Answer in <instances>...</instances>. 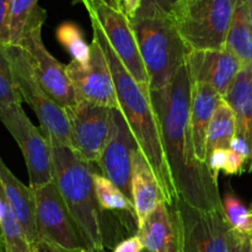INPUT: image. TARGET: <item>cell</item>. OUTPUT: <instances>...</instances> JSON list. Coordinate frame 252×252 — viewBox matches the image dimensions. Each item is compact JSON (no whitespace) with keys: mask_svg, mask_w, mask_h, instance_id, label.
<instances>
[{"mask_svg":"<svg viewBox=\"0 0 252 252\" xmlns=\"http://www.w3.org/2000/svg\"><path fill=\"white\" fill-rule=\"evenodd\" d=\"M0 182L17 220L21 224L30 244L34 249L38 241V236H37L36 217H34L33 191L30 186H25L10 171L1 157H0Z\"/></svg>","mask_w":252,"mask_h":252,"instance_id":"obj_19","label":"cell"},{"mask_svg":"<svg viewBox=\"0 0 252 252\" xmlns=\"http://www.w3.org/2000/svg\"><path fill=\"white\" fill-rule=\"evenodd\" d=\"M66 71L73 84L76 101H89L121 111L110 65L95 38L91 42L90 63L81 65L71 61L66 65Z\"/></svg>","mask_w":252,"mask_h":252,"instance_id":"obj_13","label":"cell"},{"mask_svg":"<svg viewBox=\"0 0 252 252\" xmlns=\"http://www.w3.org/2000/svg\"><path fill=\"white\" fill-rule=\"evenodd\" d=\"M162 201L166 202V198L149 161L135 148L132 154V202L138 228Z\"/></svg>","mask_w":252,"mask_h":252,"instance_id":"obj_17","label":"cell"},{"mask_svg":"<svg viewBox=\"0 0 252 252\" xmlns=\"http://www.w3.org/2000/svg\"><path fill=\"white\" fill-rule=\"evenodd\" d=\"M38 240H46L73 250H90L81 238L56 182L32 189Z\"/></svg>","mask_w":252,"mask_h":252,"instance_id":"obj_10","label":"cell"},{"mask_svg":"<svg viewBox=\"0 0 252 252\" xmlns=\"http://www.w3.org/2000/svg\"><path fill=\"white\" fill-rule=\"evenodd\" d=\"M0 234L4 252H33L0 182Z\"/></svg>","mask_w":252,"mask_h":252,"instance_id":"obj_22","label":"cell"},{"mask_svg":"<svg viewBox=\"0 0 252 252\" xmlns=\"http://www.w3.org/2000/svg\"><path fill=\"white\" fill-rule=\"evenodd\" d=\"M10 4L11 0H0V49L10 46Z\"/></svg>","mask_w":252,"mask_h":252,"instance_id":"obj_29","label":"cell"},{"mask_svg":"<svg viewBox=\"0 0 252 252\" xmlns=\"http://www.w3.org/2000/svg\"><path fill=\"white\" fill-rule=\"evenodd\" d=\"M184 225V252H230V225L224 211H199L177 198Z\"/></svg>","mask_w":252,"mask_h":252,"instance_id":"obj_12","label":"cell"},{"mask_svg":"<svg viewBox=\"0 0 252 252\" xmlns=\"http://www.w3.org/2000/svg\"><path fill=\"white\" fill-rule=\"evenodd\" d=\"M191 84H207L221 97L226 95L243 69L241 62L228 49L191 51L186 58Z\"/></svg>","mask_w":252,"mask_h":252,"instance_id":"obj_15","label":"cell"},{"mask_svg":"<svg viewBox=\"0 0 252 252\" xmlns=\"http://www.w3.org/2000/svg\"><path fill=\"white\" fill-rule=\"evenodd\" d=\"M155 6L158 7L159 10H161L162 12L167 15H171L172 10H174L175 5L179 0H150Z\"/></svg>","mask_w":252,"mask_h":252,"instance_id":"obj_37","label":"cell"},{"mask_svg":"<svg viewBox=\"0 0 252 252\" xmlns=\"http://www.w3.org/2000/svg\"><path fill=\"white\" fill-rule=\"evenodd\" d=\"M143 252H149V251H147V250H144V251H143Z\"/></svg>","mask_w":252,"mask_h":252,"instance_id":"obj_42","label":"cell"},{"mask_svg":"<svg viewBox=\"0 0 252 252\" xmlns=\"http://www.w3.org/2000/svg\"><path fill=\"white\" fill-rule=\"evenodd\" d=\"M90 21L93 27V38H95L102 48L112 73L121 113L129 126L138 148L142 150L144 157L149 161L164 192L166 203H176L177 193L165 159L159 123L150 100L149 88L138 84L128 73L126 66L111 47L97 20L90 16Z\"/></svg>","mask_w":252,"mask_h":252,"instance_id":"obj_2","label":"cell"},{"mask_svg":"<svg viewBox=\"0 0 252 252\" xmlns=\"http://www.w3.org/2000/svg\"><path fill=\"white\" fill-rule=\"evenodd\" d=\"M144 251V246H143L142 240L138 235H133L130 238L125 239V240L120 241L117 245L115 246L112 252H143Z\"/></svg>","mask_w":252,"mask_h":252,"instance_id":"obj_33","label":"cell"},{"mask_svg":"<svg viewBox=\"0 0 252 252\" xmlns=\"http://www.w3.org/2000/svg\"><path fill=\"white\" fill-rule=\"evenodd\" d=\"M223 203V211L228 224L233 230L252 236V211L231 192H226Z\"/></svg>","mask_w":252,"mask_h":252,"instance_id":"obj_26","label":"cell"},{"mask_svg":"<svg viewBox=\"0 0 252 252\" xmlns=\"http://www.w3.org/2000/svg\"><path fill=\"white\" fill-rule=\"evenodd\" d=\"M221 96L207 84H191L189 125L197 159L207 164V132Z\"/></svg>","mask_w":252,"mask_h":252,"instance_id":"obj_18","label":"cell"},{"mask_svg":"<svg viewBox=\"0 0 252 252\" xmlns=\"http://www.w3.org/2000/svg\"><path fill=\"white\" fill-rule=\"evenodd\" d=\"M230 252H252V236L230 230Z\"/></svg>","mask_w":252,"mask_h":252,"instance_id":"obj_32","label":"cell"},{"mask_svg":"<svg viewBox=\"0 0 252 252\" xmlns=\"http://www.w3.org/2000/svg\"><path fill=\"white\" fill-rule=\"evenodd\" d=\"M246 160L243 157L235 153L234 150H226V161L223 167V172L226 176H235V175H241L245 170Z\"/></svg>","mask_w":252,"mask_h":252,"instance_id":"obj_30","label":"cell"},{"mask_svg":"<svg viewBox=\"0 0 252 252\" xmlns=\"http://www.w3.org/2000/svg\"><path fill=\"white\" fill-rule=\"evenodd\" d=\"M225 49L234 54L244 66L252 68V29L246 0H238L229 27Z\"/></svg>","mask_w":252,"mask_h":252,"instance_id":"obj_21","label":"cell"},{"mask_svg":"<svg viewBox=\"0 0 252 252\" xmlns=\"http://www.w3.org/2000/svg\"><path fill=\"white\" fill-rule=\"evenodd\" d=\"M93 181L96 201L101 211L128 212L137 221L132 199L128 198L110 179L97 172H94Z\"/></svg>","mask_w":252,"mask_h":252,"instance_id":"obj_24","label":"cell"},{"mask_svg":"<svg viewBox=\"0 0 252 252\" xmlns=\"http://www.w3.org/2000/svg\"><path fill=\"white\" fill-rule=\"evenodd\" d=\"M250 171L252 172V147H251V157H250Z\"/></svg>","mask_w":252,"mask_h":252,"instance_id":"obj_39","label":"cell"},{"mask_svg":"<svg viewBox=\"0 0 252 252\" xmlns=\"http://www.w3.org/2000/svg\"><path fill=\"white\" fill-rule=\"evenodd\" d=\"M21 102L22 98L15 84L6 52L0 49V113Z\"/></svg>","mask_w":252,"mask_h":252,"instance_id":"obj_27","label":"cell"},{"mask_svg":"<svg viewBox=\"0 0 252 252\" xmlns=\"http://www.w3.org/2000/svg\"><path fill=\"white\" fill-rule=\"evenodd\" d=\"M138 148L129 126L120 110H112L111 134L97 166L126 196L132 199V154Z\"/></svg>","mask_w":252,"mask_h":252,"instance_id":"obj_14","label":"cell"},{"mask_svg":"<svg viewBox=\"0 0 252 252\" xmlns=\"http://www.w3.org/2000/svg\"><path fill=\"white\" fill-rule=\"evenodd\" d=\"M238 0H179L171 19L191 51L224 49Z\"/></svg>","mask_w":252,"mask_h":252,"instance_id":"obj_5","label":"cell"},{"mask_svg":"<svg viewBox=\"0 0 252 252\" xmlns=\"http://www.w3.org/2000/svg\"><path fill=\"white\" fill-rule=\"evenodd\" d=\"M38 6V0H11V4H10V46H20L27 24Z\"/></svg>","mask_w":252,"mask_h":252,"instance_id":"obj_25","label":"cell"},{"mask_svg":"<svg viewBox=\"0 0 252 252\" xmlns=\"http://www.w3.org/2000/svg\"><path fill=\"white\" fill-rule=\"evenodd\" d=\"M70 122L71 149L85 161L97 164L112 127V108L76 101L65 110Z\"/></svg>","mask_w":252,"mask_h":252,"instance_id":"obj_11","label":"cell"},{"mask_svg":"<svg viewBox=\"0 0 252 252\" xmlns=\"http://www.w3.org/2000/svg\"><path fill=\"white\" fill-rule=\"evenodd\" d=\"M0 244H1V234H0Z\"/></svg>","mask_w":252,"mask_h":252,"instance_id":"obj_41","label":"cell"},{"mask_svg":"<svg viewBox=\"0 0 252 252\" xmlns=\"http://www.w3.org/2000/svg\"><path fill=\"white\" fill-rule=\"evenodd\" d=\"M135 235L149 252H184V225L177 203L160 202Z\"/></svg>","mask_w":252,"mask_h":252,"instance_id":"obj_16","label":"cell"},{"mask_svg":"<svg viewBox=\"0 0 252 252\" xmlns=\"http://www.w3.org/2000/svg\"><path fill=\"white\" fill-rule=\"evenodd\" d=\"M150 100L177 198L199 211H223L218 182L194 150L189 125L191 79L186 64L166 88L150 91Z\"/></svg>","mask_w":252,"mask_h":252,"instance_id":"obj_1","label":"cell"},{"mask_svg":"<svg viewBox=\"0 0 252 252\" xmlns=\"http://www.w3.org/2000/svg\"><path fill=\"white\" fill-rule=\"evenodd\" d=\"M130 22L149 78V90L166 88L186 64L191 49L182 39L171 16L158 9L150 0H142Z\"/></svg>","mask_w":252,"mask_h":252,"instance_id":"obj_4","label":"cell"},{"mask_svg":"<svg viewBox=\"0 0 252 252\" xmlns=\"http://www.w3.org/2000/svg\"><path fill=\"white\" fill-rule=\"evenodd\" d=\"M89 16L97 20L111 47L138 84L149 88V78L140 56L129 17L117 0H84Z\"/></svg>","mask_w":252,"mask_h":252,"instance_id":"obj_8","label":"cell"},{"mask_svg":"<svg viewBox=\"0 0 252 252\" xmlns=\"http://www.w3.org/2000/svg\"><path fill=\"white\" fill-rule=\"evenodd\" d=\"M84 0H73V1H71V4L73 5H75V4H79V2H83Z\"/></svg>","mask_w":252,"mask_h":252,"instance_id":"obj_38","label":"cell"},{"mask_svg":"<svg viewBox=\"0 0 252 252\" xmlns=\"http://www.w3.org/2000/svg\"><path fill=\"white\" fill-rule=\"evenodd\" d=\"M0 252H4V250H2V244H0Z\"/></svg>","mask_w":252,"mask_h":252,"instance_id":"obj_40","label":"cell"},{"mask_svg":"<svg viewBox=\"0 0 252 252\" xmlns=\"http://www.w3.org/2000/svg\"><path fill=\"white\" fill-rule=\"evenodd\" d=\"M48 140L53 160L54 182L89 249L105 251L101 209L94 189V165L81 159L70 147L52 138Z\"/></svg>","mask_w":252,"mask_h":252,"instance_id":"obj_3","label":"cell"},{"mask_svg":"<svg viewBox=\"0 0 252 252\" xmlns=\"http://www.w3.org/2000/svg\"><path fill=\"white\" fill-rule=\"evenodd\" d=\"M226 150L228 149H216L209 153L207 157V167L216 182H218L219 172L223 170L224 165H225Z\"/></svg>","mask_w":252,"mask_h":252,"instance_id":"obj_31","label":"cell"},{"mask_svg":"<svg viewBox=\"0 0 252 252\" xmlns=\"http://www.w3.org/2000/svg\"><path fill=\"white\" fill-rule=\"evenodd\" d=\"M46 19V10L41 6L37 7L27 24L19 47L29 53L42 88L61 107L68 110L76 103V95L66 71V65L57 61L47 51L42 41L41 31Z\"/></svg>","mask_w":252,"mask_h":252,"instance_id":"obj_7","label":"cell"},{"mask_svg":"<svg viewBox=\"0 0 252 252\" xmlns=\"http://www.w3.org/2000/svg\"><path fill=\"white\" fill-rule=\"evenodd\" d=\"M117 1L130 20L135 16L140 5H142V0H117Z\"/></svg>","mask_w":252,"mask_h":252,"instance_id":"obj_36","label":"cell"},{"mask_svg":"<svg viewBox=\"0 0 252 252\" xmlns=\"http://www.w3.org/2000/svg\"><path fill=\"white\" fill-rule=\"evenodd\" d=\"M83 32H81L80 27L78 26L74 22H63L62 25H59L58 29H57V39H58L59 43L64 47V48H68L73 42H75L76 39L83 38Z\"/></svg>","mask_w":252,"mask_h":252,"instance_id":"obj_28","label":"cell"},{"mask_svg":"<svg viewBox=\"0 0 252 252\" xmlns=\"http://www.w3.org/2000/svg\"><path fill=\"white\" fill-rule=\"evenodd\" d=\"M229 149L238 153V154L240 155V157H243L246 161L250 160L251 145L249 144V142L245 139V138L240 137V135H235V137L233 138V140H231L230 148H229Z\"/></svg>","mask_w":252,"mask_h":252,"instance_id":"obj_34","label":"cell"},{"mask_svg":"<svg viewBox=\"0 0 252 252\" xmlns=\"http://www.w3.org/2000/svg\"><path fill=\"white\" fill-rule=\"evenodd\" d=\"M235 135V115L228 102L221 97L207 132V157L216 149H229Z\"/></svg>","mask_w":252,"mask_h":252,"instance_id":"obj_23","label":"cell"},{"mask_svg":"<svg viewBox=\"0 0 252 252\" xmlns=\"http://www.w3.org/2000/svg\"><path fill=\"white\" fill-rule=\"evenodd\" d=\"M33 252H96L93 250H73V249H66L63 246H59L57 244L49 243L46 240H38L34 246Z\"/></svg>","mask_w":252,"mask_h":252,"instance_id":"obj_35","label":"cell"},{"mask_svg":"<svg viewBox=\"0 0 252 252\" xmlns=\"http://www.w3.org/2000/svg\"><path fill=\"white\" fill-rule=\"evenodd\" d=\"M4 49L20 96L36 113L42 134L71 148L70 122L65 110L42 88L29 53L19 46H7Z\"/></svg>","mask_w":252,"mask_h":252,"instance_id":"obj_6","label":"cell"},{"mask_svg":"<svg viewBox=\"0 0 252 252\" xmlns=\"http://www.w3.org/2000/svg\"><path fill=\"white\" fill-rule=\"evenodd\" d=\"M0 122L9 130L24 155L30 187L38 189L53 182V160L48 140L30 121L21 103L2 111Z\"/></svg>","mask_w":252,"mask_h":252,"instance_id":"obj_9","label":"cell"},{"mask_svg":"<svg viewBox=\"0 0 252 252\" xmlns=\"http://www.w3.org/2000/svg\"><path fill=\"white\" fill-rule=\"evenodd\" d=\"M223 98L235 115L236 135L245 138L252 147V68L241 69Z\"/></svg>","mask_w":252,"mask_h":252,"instance_id":"obj_20","label":"cell"}]
</instances>
